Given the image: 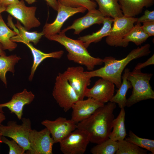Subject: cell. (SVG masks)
<instances>
[{"label":"cell","instance_id":"21","mask_svg":"<svg viewBox=\"0 0 154 154\" xmlns=\"http://www.w3.org/2000/svg\"><path fill=\"white\" fill-rule=\"evenodd\" d=\"M15 26L18 29V32L17 35L11 38V40L13 42H21L24 44L32 42L36 45L42 36L44 35L42 32H29L21 25L18 20Z\"/></svg>","mask_w":154,"mask_h":154},{"label":"cell","instance_id":"8","mask_svg":"<svg viewBox=\"0 0 154 154\" xmlns=\"http://www.w3.org/2000/svg\"><path fill=\"white\" fill-rule=\"evenodd\" d=\"M137 18L123 16L113 19V26L106 41L111 46L124 47L123 39L136 23Z\"/></svg>","mask_w":154,"mask_h":154},{"label":"cell","instance_id":"38","mask_svg":"<svg viewBox=\"0 0 154 154\" xmlns=\"http://www.w3.org/2000/svg\"><path fill=\"white\" fill-rule=\"evenodd\" d=\"M6 119V116L2 111L0 110V125Z\"/></svg>","mask_w":154,"mask_h":154},{"label":"cell","instance_id":"4","mask_svg":"<svg viewBox=\"0 0 154 154\" xmlns=\"http://www.w3.org/2000/svg\"><path fill=\"white\" fill-rule=\"evenodd\" d=\"M153 74L143 73L141 70H133L129 72L127 79L132 88L131 94L127 99L126 106L129 107L140 101L154 99V92L149 81Z\"/></svg>","mask_w":154,"mask_h":154},{"label":"cell","instance_id":"43","mask_svg":"<svg viewBox=\"0 0 154 154\" xmlns=\"http://www.w3.org/2000/svg\"><path fill=\"white\" fill-rule=\"evenodd\" d=\"M0 135H1L0 131Z\"/></svg>","mask_w":154,"mask_h":154},{"label":"cell","instance_id":"11","mask_svg":"<svg viewBox=\"0 0 154 154\" xmlns=\"http://www.w3.org/2000/svg\"><path fill=\"white\" fill-rule=\"evenodd\" d=\"M63 73L79 100L84 99L86 90L90 84L91 78L87 75L83 68L81 66L68 67Z\"/></svg>","mask_w":154,"mask_h":154},{"label":"cell","instance_id":"18","mask_svg":"<svg viewBox=\"0 0 154 154\" xmlns=\"http://www.w3.org/2000/svg\"><path fill=\"white\" fill-rule=\"evenodd\" d=\"M123 15L134 17L141 12L145 7L153 5L154 0H118Z\"/></svg>","mask_w":154,"mask_h":154},{"label":"cell","instance_id":"9","mask_svg":"<svg viewBox=\"0 0 154 154\" xmlns=\"http://www.w3.org/2000/svg\"><path fill=\"white\" fill-rule=\"evenodd\" d=\"M36 9L35 6H27L24 1L21 0L17 3L8 6L5 11L20 22L29 30L40 25V22L35 16Z\"/></svg>","mask_w":154,"mask_h":154},{"label":"cell","instance_id":"20","mask_svg":"<svg viewBox=\"0 0 154 154\" xmlns=\"http://www.w3.org/2000/svg\"><path fill=\"white\" fill-rule=\"evenodd\" d=\"M113 21V18L105 17L102 23L103 25L100 30L91 35L80 37L78 39L83 42L84 46L87 48L91 43L98 42L103 38L109 35L112 29Z\"/></svg>","mask_w":154,"mask_h":154},{"label":"cell","instance_id":"39","mask_svg":"<svg viewBox=\"0 0 154 154\" xmlns=\"http://www.w3.org/2000/svg\"><path fill=\"white\" fill-rule=\"evenodd\" d=\"M6 54L4 51L1 45L0 44V56H5Z\"/></svg>","mask_w":154,"mask_h":154},{"label":"cell","instance_id":"28","mask_svg":"<svg viewBox=\"0 0 154 154\" xmlns=\"http://www.w3.org/2000/svg\"><path fill=\"white\" fill-rule=\"evenodd\" d=\"M118 142L109 138L93 147L90 150L93 154H114L118 148Z\"/></svg>","mask_w":154,"mask_h":154},{"label":"cell","instance_id":"24","mask_svg":"<svg viewBox=\"0 0 154 154\" xmlns=\"http://www.w3.org/2000/svg\"><path fill=\"white\" fill-rule=\"evenodd\" d=\"M121 109L117 117L113 121V130L109 136V138L117 141L124 140L127 135L125 125V112L124 108Z\"/></svg>","mask_w":154,"mask_h":154},{"label":"cell","instance_id":"26","mask_svg":"<svg viewBox=\"0 0 154 154\" xmlns=\"http://www.w3.org/2000/svg\"><path fill=\"white\" fill-rule=\"evenodd\" d=\"M21 58L16 54L0 56V79L6 86L7 84L6 74L8 71L15 73V66Z\"/></svg>","mask_w":154,"mask_h":154},{"label":"cell","instance_id":"30","mask_svg":"<svg viewBox=\"0 0 154 154\" xmlns=\"http://www.w3.org/2000/svg\"><path fill=\"white\" fill-rule=\"evenodd\" d=\"M127 141L135 144L138 147L144 148L154 154V140H153L140 137L129 130V137L125 138Z\"/></svg>","mask_w":154,"mask_h":154},{"label":"cell","instance_id":"32","mask_svg":"<svg viewBox=\"0 0 154 154\" xmlns=\"http://www.w3.org/2000/svg\"><path fill=\"white\" fill-rule=\"evenodd\" d=\"M1 143H5L9 146V154H25V151L24 148L13 139L10 140L5 137L1 136Z\"/></svg>","mask_w":154,"mask_h":154},{"label":"cell","instance_id":"37","mask_svg":"<svg viewBox=\"0 0 154 154\" xmlns=\"http://www.w3.org/2000/svg\"><path fill=\"white\" fill-rule=\"evenodd\" d=\"M46 2L48 5L55 11H57L58 9V2L57 0H44Z\"/></svg>","mask_w":154,"mask_h":154},{"label":"cell","instance_id":"29","mask_svg":"<svg viewBox=\"0 0 154 154\" xmlns=\"http://www.w3.org/2000/svg\"><path fill=\"white\" fill-rule=\"evenodd\" d=\"M118 148L116 154H146L147 150L135 144L123 140L118 141Z\"/></svg>","mask_w":154,"mask_h":154},{"label":"cell","instance_id":"19","mask_svg":"<svg viewBox=\"0 0 154 154\" xmlns=\"http://www.w3.org/2000/svg\"><path fill=\"white\" fill-rule=\"evenodd\" d=\"M24 44L30 50L33 58L31 73L29 78V80L30 81L32 80L37 67L44 60L49 58L60 59L64 54V51L62 50L49 53H45L35 48L30 43H26Z\"/></svg>","mask_w":154,"mask_h":154},{"label":"cell","instance_id":"31","mask_svg":"<svg viewBox=\"0 0 154 154\" xmlns=\"http://www.w3.org/2000/svg\"><path fill=\"white\" fill-rule=\"evenodd\" d=\"M58 3L65 6L76 8L81 7L90 11L96 9L97 3L91 0H57Z\"/></svg>","mask_w":154,"mask_h":154},{"label":"cell","instance_id":"15","mask_svg":"<svg viewBox=\"0 0 154 154\" xmlns=\"http://www.w3.org/2000/svg\"><path fill=\"white\" fill-rule=\"evenodd\" d=\"M79 100L72 106L71 119L76 124L86 119L104 104L91 98Z\"/></svg>","mask_w":154,"mask_h":154},{"label":"cell","instance_id":"35","mask_svg":"<svg viewBox=\"0 0 154 154\" xmlns=\"http://www.w3.org/2000/svg\"><path fill=\"white\" fill-rule=\"evenodd\" d=\"M154 64V54H153L146 61L143 63H138L135 66L133 70H141L151 65Z\"/></svg>","mask_w":154,"mask_h":154},{"label":"cell","instance_id":"5","mask_svg":"<svg viewBox=\"0 0 154 154\" xmlns=\"http://www.w3.org/2000/svg\"><path fill=\"white\" fill-rule=\"evenodd\" d=\"M21 120V125L14 121H9L6 125L0 124L1 135L11 138L27 151L31 149L29 135L32 129L31 121L25 117Z\"/></svg>","mask_w":154,"mask_h":154},{"label":"cell","instance_id":"27","mask_svg":"<svg viewBox=\"0 0 154 154\" xmlns=\"http://www.w3.org/2000/svg\"><path fill=\"white\" fill-rule=\"evenodd\" d=\"M141 23H136L123 39L124 47H127L129 42L134 43L137 46L141 45L149 37L141 27Z\"/></svg>","mask_w":154,"mask_h":154},{"label":"cell","instance_id":"41","mask_svg":"<svg viewBox=\"0 0 154 154\" xmlns=\"http://www.w3.org/2000/svg\"><path fill=\"white\" fill-rule=\"evenodd\" d=\"M6 9L5 7H0V15H1V13L2 12L5 11Z\"/></svg>","mask_w":154,"mask_h":154},{"label":"cell","instance_id":"33","mask_svg":"<svg viewBox=\"0 0 154 154\" xmlns=\"http://www.w3.org/2000/svg\"><path fill=\"white\" fill-rule=\"evenodd\" d=\"M151 21H154V11L146 9L142 16L137 18L136 23H141Z\"/></svg>","mask_w":154,"mask_h":154},{"label":"cell","instance_id":"22","mask_svg":"<svg viewBox=\"0 0 154 154\" xmlns=\"http://www.w3.org/2000/svg\"><path fill=\"white\" fill-rule=\"evenodd\" d=\"M99 6L98 9L104 16L113 19L123 16L118 0H91Z\"/></svg>","mask_w":154,"mask_h":154},{"label":"cell","instance_id":"17","mask_svg":"<svg viewBox=\"0 0 154 154\" xmlns=\"http://www.w3.org/2000/svg\"><path fill=\"white\" fill-rule=\"evenodd\" d=\"M105 17L98 10L96 9L91 10L88 11L84 16L75 20L71 25L60 32L65 33L68 30L73 29L74 34L78 35L94 24H102Z\"/></svg>","mask_w":154,"mask_h":154},{"label":"cell","instance_id":"1","mask_svg":"<svg viewBox=\"0 0 154 154\" xmlns=\"http://www.w3.org/2000/svg\"><path fill=\"white\" fill-rule=\"evenodd\" d=\"M116 104L109 102L98 108L86 119L76 124V128L86 131L90 142L98 144L109 138L114 119V111Z\"/></svg>","mask_w":154,"mask_h":154},{"label":"cell","instance_id":"10","mask_svg":"<svg viewBox=\"0 0 154 154\" xmlns=\"http://www.w3.org/2000/svg\"><path fill=\"white\" fill-rule=\"evenodd\" d=\"M48 130L45 127L37 131L31 130L29 135L30 149L27 154H52L53 145L55 144Z\"/></svg>","mask_w":154,"mask_h":154},{"label":"cell","instance_id":"42","mask_svg":"<svg viewBox=\"0 0 154 154\" xmlns=\"http://www.w3.org/2000/svg\"><path fill=\"white\" fill-rule=\"evenodd\" d=\"M1 135H0V146L1 143Z\"/></svg>","mask_w":154,"mask_h":154},{"label":"cell","instance_id":"2","mask_svg":"<svg viewBox=\"0 0 154 154\" xmlns=\"http://www.w3.org/2000/svg\"><path fill=\"white\" fill-rule=\"evenodd\" d=\"M150 45L147 44L140 47L132 50L125 57L117 60L112 56H107L103 59L104 66L98 69L85 71L87 75L92 78L100 77L108 80L119 88L122 82L121 74L126 66L132 60L147 56L151 52Z\"/></svg>","mask_w":154,"mask_h":154},{"label":"cell","instance_id":"13","mask_svg":"<svg viewBox=\"0 0 154 154\" xmlns=\"http://www.w3.org/2000/svg\"><path fill=\"white\" fill-rule=\"evenodd\" d=\"M41 123L48 130L55 143H59L76 129V124L71 119L61 117L54 121L45 119Z\"/></svg>","mask_w":154,"mask_h":154},{"label":"cell","instance_id":"23","mask_svg":"<svg viewBox=\"0 0 154 154\" xmlns=\"http://www.w3.org/2000/svg\"><path fill=\"white\" fill-rule=\"evenodd\" d=\"M128 68L125 69L123 75L122 76V81L121 84L110 102L117 104L121 109L124 108L126 106L127 99L126 95L127 91L129 89L132 88L130 82L127 79V77L130 72Z\"/></svg>","mask_w":154,"mask_h":154},{"label":"cell","instance_id":"36","mask_svg":"<svg viewBox=\"0 0 154 154\" xmlns=\"http://www.w3.org/2000/svg\"><path fill=\"white\" fill-rule=\"evenodd\" d=\"M19 0H0V7H6L11 5L19 3Z\"/></svg>","mask_w":154,"mask_h":154},{"label":"cell","instance_id":"16","mask_svg":"<svg viewBox=\"0 0 154 154\" xmlns=\"http://www.w3.org/2000/svg\"><path fill=\"white\" fill-rule=\"evenodd\" d=\"M35 98V95L32 92L24 89L22 92L15 94L9 101L0 104V110L2 111L3 108H7L11 113L15 114L18 119L21 120L24 106L31 104Z\"/></svg>","mask_w":154,"mask_h":154},{"label":"cell","instance_id":"40","mask_svg":"<svg viewBox=\"0 0 154 154\" xmlns=\"http://www.w3.org/2000/svg\"><path fill=\"white\" fill-rule=\"evenodd\" d=\"M27 3L29 4H32L36 1V0H25Z\"/></svg>","mask_w":154,"mask_h":154},{"label":"cell","instance_id":"12","mask_svg":"<svg viewBox=\"0 0 154 154\" xmlns=\"http://www.w3.org/2000/svg\"><path fill=\"white\" fill-rule=\"evenodd\" d=\"M87 9L81 7L72 8L63 5L58 3V13L55 20L51 23H46L44 25L42 32L45 37L58 34L66 21L70 17L78 13H83Z\"/></svg>","mask_w":154,"mask_h":154},{"label":"cell","instance_id":"25","mask_svg":"<svg viewBox=\"0 0 154 154\" xmlns=\"http://www.w3.org/2000/svg\"><path fill=\"white\" fill-rule=\"evenodd\" d=\"M17 34L16 32L11 30L8 27L0 15V43L4 50L12 51L16 48L17 44L12 41L11 38Z\"/></svg>","mask_w":154,"mask_h":154},{"label":"cell","instance_id":"14","mask_svg":"<svg viewBox=\"0 0 154 154\" xmlns=\"http://www.w3.org/2000/svg\"><path fill=\"white\" fill-rule=\"evenodd\" d=\"M114 92L115 84L108 80L101 78L96 82L92 88L86 89L84 96L105 104L110 101Z\"/></svg>","mask_w":154,"mask_h":154},{"label":"cell","instance_id":"3","mask_svg":"<svg viewBox=\"0 0 154 154\" xmlns=\"http://www.w3.org/2000/svg\"><path fill=\"white\" fill-rule=\"evenodd\" d=\"M45 37L63 45L68 52L67 57L69 60L84 66L89 71L93 70L96 66L101 65L103 63V59L92 56L83 42L79 39L71 38L61 32Z\"/></svg>","mask_w":154,"mask_h":154},{"label":"cell","instance_id":"7","mask_svg":"<svg viewBox=\"0 0 154 154\" xmlns=\"http://www.w3.org/2000/svg\"><path fill=\"white\" fill-rule=\"evenodd\" d=\"M90 142L88 134L76 128L59 143L60 151L64 154H83Z\"/></svg>","mask_w":154,"mask_h":154},{"label":"cell","instance_id":"34","mask_svg":"<svg viewBox=\"0 0 154 154\" xmlns=\"http://www.w3.org/2000/svg\"><path fill=\"white\" fill-rule=\"evenodd\" d=\"M141 27L149 37L154 35V21L143 23Z\"/></svg>","mask_w":154,"mask_h":154},{"label":"cell","instance_id":"6","mask_svg":"<svg viewBox=\"0 0 154 154\" xmlns=\"http://www.w3.org/2000/svg\"><path fill=\"white\" fill-rule=\"evenodd\" d=\"M52 96L59 106L66 112L79 99L63 73L56 76L52 92Z\"/></svg>","mask_w":154,"mask_h":154}]
</instances>
